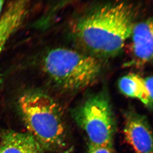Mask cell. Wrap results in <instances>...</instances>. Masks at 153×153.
<instances>
[{
	"instance_id": "1",
	"label": "cell",
	"mask_w": 153,
	"mask_h": 153,
	"mask_svg": "<svg viewBox=\"0 0 153 153\" xmlns=\"http://www.w3.org/2000/svg\"><path fill=\"white\" fill-rule=\"evenodd\" d=\"M134 19L129 4H108L76 18L71 30L78 44L91 55L110 57L120 52L130 38Z\"/></svg>"
},
{
	"instance_id": "2",
	"label": "cell",
	"mask_w": 153,
	"mask_h": 153,
	"mask_svg": "<svg viewBox=\"0 0 153 153\" xmlns=\"http://www.w3.org/2000/svg\"><path fill=\"white\" fill-rule=\"evenodd\" d=\"M19 112L28 132L44 151L69 153L68 130L61 107L44 91L25 92L18 101Z\"/></svg>"
},
{
	"instance_id": "3",
	"label": "cell",
	"mask_w": 153,
	"mask_h": 153,
	"mask_svg": "<svg viewBox=\"0 0 153 153\" xmlns=\"http://www.w3.org/2000/svg\"><path fill=\"white\" fill-rule=\"evenodd\" d=\"M43 63L44 71L55 85L67 92H76L92 85L102 70L95 57L66 48L51 50Z\"/></svg>"
},
{
	"instance_id": "4",
	"label": "cell",
	"mask_w": 153,
	"mask_h": 153,
	"mask_svg": "<svg viewBox=\"0 0 153 153\" xmlns=\"http://www.w3.org/2000/svg\"><path fill=\"white\" fill-rule=\"evenodd\" d=\"M71 112L75 123L86 134L88 143L113 149L116 123L106 92L88 96Z\"/></svg>"
},
{
	"instance_id": "5",
	"label": "cell",
	"mask_w": 153,
	"mask_h": 153,
	"mask_svg": "<svg viewBox=\"0 0 153 153\" xmlns=\"http://www.w3.org/2000/svg\"><path fill=\"white\" fill-rule=\"evenodd\" d=\"M123 134L134 153H153L152 130L146 116L132 108L126 110Z\"/></svg>"
},
{
	"instance_id": "6",
	"label": "cell",
	"mask_w": 153,
	"mask_h": 153,
	"mask_svg": "<svg viewBox=\"0 0 153 153\" xmlns=\"http://www.w3.org/2000/svg\"><path fill=\"white\" fill-rule=\"evenodd\" d=\"M130 38L132 60L128 66H143L153 57V21L149 19L134 24Z\"/></svg>"
},
{
	"instance_id": "7",
	"label": "cell",
	"mask_w": 153,
	"mask_h": 153,
	"mask_svg": "<svg viewBox=\"0 0 153 153\" xmlns=\"http://www.w3.org/2000/svg\"><path fill=\"white\" fill-rule=\"evenodd\" d=\"M118 86L124 95L137 99L148 108L152 109V76L144 78L137 74L131 73L119 79Z\"/></svg>"
},
{
	"instance_id": "8",
	"label": "cell",
	"mask_w": 153,
	"mask_h": 153,
	"mask_svg": "<svg viewBox=\"0 0 153 153\" xmlns=\"http://www.w3.org/2000/svg\"><path fill=\"white\" fill-rule=\"evenodd\" d=\"M44 151L29 133L9 130L0 136V153H43Z\"/></svg>"
},
{
	"instance_id": "9",
	"label": "cell",
	"mask_w": 153,
	"mask_h": 153,
	"mask_svg": "<svg viewBox=\"0 0 153 153\" xmlns=\"http://www.w3.org/2000/svg\"><path fill=\"white\" fill-rule=\"evenodd\" d=\"M26 1H16L10 4L0 19V52L9 38L21 25L27 8Z\"/></svg>"
},
{
	"instance_id": "10",
	"label": "cell",
	"mask_w": 153,
	"mask_h": 153,
	"mask_svg": "<svg viewBox=\"0 0 153 153\" xmlns=\"http://www.w3.org/2000/svg\"><path fill=\"white\" fill-rule=\"evenodd\" d=\"M87 153H113V149L88 143Z\"/></svg>"
},
{
	"instance_id": "11",
	"label": "cell",
	"mask_w": 153,
	"mask_h": 153,
	"mask_svg": "<svg viewBox=\"0 0 153 153\" xmlns=\"http://www.w3.org/2000/svg\"><path fill=\"white\" fill-rule=\"evenodd\" d=\"M4 1H0V13H1V11L2 8L3 4H4Z\"/></svg>"
}]
</instances>
